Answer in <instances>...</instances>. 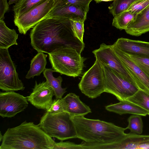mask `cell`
<instances>
[{"mask_svg": "<svg viewBox=\"0 0 149 149\" xmlns=\"http://www.w3.org/2000/svg\"><path fill=\"white\" fill-rule=\"evenodd\" d=\"M31 45L38 52L52 54L60 49L73 48L81 54L85 47L84 42L72 32L70 19L47 17L37 23L31 30Z\"/></svg>", "mask_w": 149, "mask_h": 149, "instance_id": "obj_1", "label": "cell"}, {"mask_svg": "<svg viewBox=\"0 0 149 149\" xmlns=\"http://www.w3.org/2000/svg\"><path fill=\"white\" fill-rule=\"evenodd\" d=\"M1 141L0 149H53L56 143L38 125L26 120L8 128Z\"/></svg>", "mask_w": 149, "mask_h": 149, "instance_id": "obj_2", "label": "cell"}, {"mask_svg": "<svg viewBox=\"0 0 149 149\" xmlns=\"http://www.w3.org/2000/svg\"><path fill=\"white\" fill-rule=\"evenodd\" d=\"M77 133V138L91 144H106L118 141L126 134V130L113 123L99 119H92L84 116L72 117Z\"/></svg>", "mask_w": 149, "mask_h": 149, "instance_id": "obj_3", "label": "cell"}, {"mask_svg": "<svg viewBox=\"0 0 149 149\" xmlns=\"http://www.w3.org/2000/svg\"><path fill=\"white\" fill-rule=\"evenodd\" d=\"M49 136L61 141L77 138V133L72 116L67 111L49 112L41 117L38 124Z\"/></svg>", "mask_w": 149, "mask_h": 149, "instance_id": "obj_4", "label": "cell"}, {"mask_svg": "<svg viewBox=\"0 0 149 149\" xmlns=\"http://www.w3.org/2000/svg\"><path fill=\"white\" fill-rule=\"evenodd\" d=\"M52 68L55 72L74 77L82 73L86 59L75 49L70 47L62 48L49 54Z\"/></svg>", "mask_w": 149, "mask_h": 149, "instance_id": "obj_5", "label": "cell"}, {"mask_svg": "<svg viewBox=\"0 0 149 149\" xmlns=\"http://www.w3.org/2000/svg\"><path fill=\"white\" fill-rule=\"evenodd\" d=\"M59 0H42L19 17L14 22L21 34L25 35L30 29L47 17Z\"/></svg>", "mask_w": 149, "mask_h": 149, "instance_id": "obj_6", "label": "cell"}, {"mask_svg": "<svg viewBox=\"0 0 149 149\" xmlns=\"http://www.w3.org/2000/svg\"><path fill=\"white\" fill-rule=\"evenodd\" d=\"M102 65L104 75V92L114 95L120 101H124L139 90L108 66Z\"/></svg>", "mask_w": 149, "mask_h": 149, "instance_id": "obj_7", "label": "cell"}, {"mask_svg": "<svg viewBox=\"0 0 149 149\" xmlns=\"http://www.w3.org/2000/svg\"><path fill=\"white\" fill-rule=\"evenodd\" d=\"M25 88L19 79L8 49L0 48V89L6 91H23Z\"/></svg>", "mask_w": 149, "mask_h": 149, "instance_id": "obj_8", "label": "cell"}, {"mask_svg": "<svg viewBox=\"0 0 149 149\" xmlns=\"http://www.w3.org/2000/svg\"><path fill=\"white\" fill-rule=\"evenodd\" d=\"M104 75L102 65L97 59L84 73L78 84L82 93L92 99L104 92Z\"/></svg>", "mask_w": 149, "mask_h": 149, "instance_id": "obj_9", "label": "cell"}, {"mask_svg": "<svg viewBox=\"0 0 149 149\" xmlns=\"http://www.w3.org/2000/svg\"><path fill=\"white\" fill-rule=\"evenodd\" d=\"M92 52L96 59L101 64L108 66L137 86L134 79L113 50L111 45L102 43L99 49L93 50Z\"/></svg>", "mask_w": 149, "mask_h": 149, "instance_id": "obj_10", "label": "cell"}, {"mask_svg": "<svg viewBox=\"0 0 149 149\" xmlns=\"http://www.w3.org/2000/svg\"><path fill=\"white\" fill-rule=\"evenodd\" d=\"M26 97L14 91L0 93V116L11 118L24 111L28 106Z\"/></svg>", "mask_w": 149, "mask_h": 149, "instance_id": "obj_11", "label": "cell"}, {"mask_svg": "<svg viewBox=\"0 0 149 149\" xmlns=\"http://www.w3.org/2000/svg\"><path fill=\"white\" fill-rule=\"evenodd\" d=\"M112 48L131 75L139 90L149 93V77L127 55L114 44Z\"/></svg>", "mask_w": 149, "mask_h": 149, "instance_id": "obj_12", "label": "cell"}, {"mask_svg": "<svg viewBox=\"0 0 149 149\" xmlns=\"http://www.w3.org/2000/svg\"><path fill=\"white\" fill-rule=\"evenodd\" d=\"M94 149H149V135H144L132 132L126 134L116 142L106 144H94Z\"/></svg>", "mask_w": 149, "mask_h": 149, "instance_id": "obj_13", "label": "cell"}, {"mask_svg": "<svg viewBox=\"0 0 149 149\" xmlns=\"http://www.w3.org/2000/svg\"><path fill=\"white\" fill-rule=\"evenodd\" d=\"M54 95L53 89L46 81L39 84L36 81L32 92L26 97L28 101L36 108L47 111L52 102Z\"/></svg>", "mask_w": 149, "mask_h": 149, "instance_id": "obj_14", "label": "cell"}, {"mask_svg": "<svg viewBox=\"0 0 149 149\" xmlns=\"http://www.w3.org/2000/svg\"><path fill=\"white\" fill-rule=\"evenodd\" d=\"M125 53L149 58V42L121 38L114 43Z\"/></svg>", "mask_w": 149, "mask_h": 149, "instance_id": "obj_15", "label": "cell"}, {"mask_svg": "<svg viewBox=\"0 0 149 149\" xmlns=\"http://www.w3.org/2000/svg\"><path fill=\"white\" fill-rule=\"evenodd\" d=\"M125 30L127 34L135 36L149 32V5L135 15Z\"/></svg>", "mask_w": 149, "mask_h": 149, "instance_id": "obj_16", "label": "cell"}, {"mask_svg": "<svg viewBox=\"0 0 149 149\" xmlns=\"http://www.w3.org/2000/svg\"><path fill=\"white\" fill-rule=\"evenodd\" d=\"M87 13L82 9L62 0H59L56 6L49 14L48 17H60L71 19H86Z\"/></svg>", "mask_w": 149, "mask_h": 149, "instance_id": "obj_17", "label": "cell"}, {"mask_svg": "<svg viewBox=\"0 0 149 149\" xmlns=\"http://www.w3.org/2000/svg\"><path fill=\"white\" fill-rule=\"evenodd\" d=\"M66 104V111L72 117L84 116L92 112L90 107L82 102L79 96L71 93L64 97Z\"/></svg>", "mask_w": 149, "mask_h": 149, "instance_id": "obj_18", "label": "cell"}, {"mask_svg": "<svg viewBox=\"0 0 149 149\" xmlns=\"http://www.w3.org/2000/svg\"><path fill=\"white\" fill-rule=\"evenodd\" d=\"M106 109L110 112L120 115L125 114H137L143 116L149 115L148 112L134 104L127 101H120L119 102L108 105Z\"/></svg>", "mask_w": 149, "mask_h": 149, "instance_id": "obj_19", "label": "cell"}, {"mask_svg": "<svg viewBox=\"0 0 149 149\" xmlns=\"http://www.w3.org/2000/svg\"><path fill=\"white\" fill-rule=\"evenodd\" d=\"M18 35L14 29L8 28L3 19H0V48L8 49L14 45H17Z\"/></svg>", "mask_w": 149, "mask_h": 149, "instance_id": "obj_20", "label": "cell"}, {"mask_svg": "<svg viewBox=\"0 0 149 149\" xmlns=\"http://www.w3.org/2000/svg\"><path fill=\"white\" fill-rule=\"evenodd\" d=\"M47 55L43 52H38L31 61L30 68L25 78L28 79L38 76L46 69V58Z\"/></svg>", "mask_w": 149, "mask_h": 149, "instance_id": "obj_21", "label": "cell"}, {"mask_svg": "<svg viewBox=\"0 0 149 149\" xmlns=\"http://www.w3.org/2000/svg\"><path fill=\"white\" fill-rule=\"evenodd\" d=\"M54 72L55 71L53 69L46 68L43 72V74L46 81L53 89L56 98L61 99L66 92L67 88L62 87V78L61 76L57 78L54 77L53 74Z\"/></svg>", "mask_w": 149, "mask_h": 149, "instance_id": "obj_22", "label": "cell"}, {"mask_svg": "<svg viewBox=\"0 0 149 149\" xmlns=\"http://www.w3.org/2000/svg\"><path fill=\"white\" fill-rule=\"evenodd\" d=\"M135 15L127 10L119 13L114 16L112 25L120 30H125Z\"/></svg>", "mask_w": 149, "mask_h": 149, "instance_id": "obj_23", "label": "cell"}, {"mask_svg": "<svg viewBox=\"0 0 149 149\" xmlns=\"http://www.w3.org/2000/svg\"><path fill=\"white\" fill-rule=\"evenodd\" d=\"M126 101L134 104L143 108L148 112L149 115V93L139 90Z\"/></svg>", "mask_w": 149, "mask_h": 149, "instance_id": "obj_24", "label": "cell"}, {"mask_svg": "<svg viewBox=\"0 0 149 149\" xmlns=\"http://www.w3.org/2000/svg\"><path fill=\"white\" fill-rule=\"evenodd\" d=\"M42 0H20L13 7L14 18H17L36 5Z\"/></svg>", "mask_w": 149, "mask_h": 149, "instance_id": "obj_25", "label": "cell"}, {"mask_svg": "<svg viewBox=\"0 0 149 149\" xmlns=\"http://www.w3.org/2000/svg\"><path fill=\"white\" fill-rule=\"evenodd\" d=\"M138 0H113L109 6L110 12L114 17L118 14L127 11L134 2Z\"/></svg>", "mask_w": 149, "mask_h": 149, "instance_id": "obj_26", "label": "cell"}, {"mask_svg": "<svg viewBox=\"0 0 149 149\" xmlns=\"http://www.w3.org/2000/svg\"><path fill=\"white\" fill-rule=\"evenodd\" d=\"M141 116L137 114H132L128 119V125L126 128L128 129L131 132L141 134L142 133L143 124Z\"/></svg>", "mask_w": 149, "mask_h": 149, "instance_id": "obj_27", "label": "cell"}, {"mask_svg": "<svg viewBox=\"0 0 149 149\" xmlns=\"http://www.w3.org/2000/svg\"><path fill=\"white\" fill-rule=\"evenodd\" d=\"M85 20L82 19H70L71 28L74 35L82 42H84V24Z\"/></svg>", "mask_w": 149, "mask_h": 149, "instance_id": "obj_28", "label": "cell"}, {"mask_svg": "<svg viewBox=\"0 0 149 149\" xmlns=\"http://www.w3.org/2000/svg\"><path fill=\"white\" fill-rule=\"evenodd\" d=\"M127 54L131 59L149 77V58Z\"/></svg>", "mask_w": 149, "mask_h": 149, "instance_id": "obj_29", "label": "cell"}, {"mask_svg": "<svg viewBox=\"0 0 149 149\" xmlns=\"http://www.w3.org/2000/svg\"><path fill=\"white\" fill-rule=\"evenodd\" d=\"M66 111V104L64 98L53 100L49 109L46 111L49 112L58 113Z\"/></svg>", "mask_w": 149, "mask_h": 149, "instance_id": "obj_30", "label": "cell"}, {"mask_svg": "<svg viewBox=\"0 0 149 149\" xmlns=\"http://www.w3.org/2000/svg\"><path fill=\"white\" fill-rule=\"evenodd\" d=\"M149 5V0H138L133 3L127 11L136 14Z\"/></svg>", "mask_w": 149, "mask_h": 149, "instance_id": "obj_31", "label": "cell"}, {"mask_svg": "<svg viewBox=\"0 0 149 149\" xmlns=\"http://www.w3.org/2000/svg\"><path fill=\"white\" fill-rule=\"evenodd\" d=\"M66 3L71 4L82 9L88 13L89 9V4L93 0H62Z\"/></svg>", "mask_w": 149, "mask_h": 149, "instance_id": "obj_32", "label": "cell"}, {"mask_svg": "<svg viewBox=\"0 0 149 149\" xmlns=\"http://www.w3.org/2000/svg\"><path fill=\"white\" fill-rule=\"evenodd\" d=\"M83 149L81 145L77 144L69 141L56 142L53 149Z\"/></svg>", "mask_w": 149, "mask_h": 149, "instance_id": "obj_33", "label": "cell"}, {"mask_svg": "<svg viewBox=\"0 0 149 149\" xmlns=\"http://www.w3.org/2000/svg\"><path fill=\"white\" fill-rule=\"evenodd\" d=\"M9 5L7 0H0V19H4V15L9 9Z\"/></svg>", "mask_w": 149, "mask_h": 149, "instance_id": "obj_34", "label": "cell"}, {"mask_svg": "<svg viewBox=\"0 0 149 149\" xmlns=\"http://www.w3.org/2000/svg\"><path fill=\"white\" fill-rule=\"evenodd\" d=\"M20 0H8V3L10 5L13 4H15L19 2Z\"/></svg>", "mask_w": 149, "mask_h": 149, "instance_id": "obj_35", "label": "cell"}, {"mask_svg": "<svg viewBox=\"0 0 149 149\" xmlns=\"http://www.w3.org/2000/svg\"><path fill=\"white\" fill-rule=\"evenodd\" d=\"M97 3H100L102 1H113V0H94Z\"/></svg>", "mask_w": 149, "mask_h": 149, "instance_id": "obj_36", "label": "cell"}, {"mask_svg": "<svg viewBox=\"0 0 149 149\" xmlns=\"http://www.w3.org/2000/svg\"><path fill=\"white\" fill-rule=\"evenodd\" d=\"M3 136H2L1 134V132H0V142H1L2 141L3 139Z\"/></svg>", "mask_w": 149, "mask_h": 149, "instance_id": "obj_37", "label": "cell"}]
</instances>
